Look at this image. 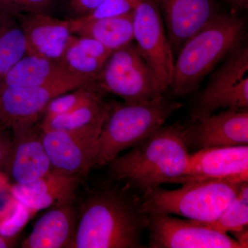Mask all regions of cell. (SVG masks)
Instances as JSON below:
<instances>
[{"label": "cell", "instance_id": "cell-1", "mask_svg": "<svg viewBox=\"0 0 248 248\" xmlns=\"http://www.w3.org/2000/svg\"><path fill=\"white\" fill-rule=\"evenodd\" d=\"M125 185V184H124ZM72 248H143L148 226L141 197L128 186L108 185L93 190L78 208Z\"/></svg>", "mask_w": 248, "mask_h": 248}, {"label": "cell", "instance_id": "cell-2", "mask_svg": "<svg viewBox=\"0 0 248 248\" xmlns=\"http://www.w3.org/2000/svg\"><path fill=\"white\" fill-rule=\"evenodd\" d=\"M190 153L184 136V124L164 125L130 151L120 155L109 166L111 177L141 196L171 184L188 167Z\"/></svg>", "mask_w": 248, "mask_h": 248}, {"label": "cell", "instance_id": "cell-3", "mask_svg": "<svg viewBox=\"0 0 248 248\" xmlns=\"http://www.w3.org/2000/svg\"><path fill=\"white\" fill-rule=\"evenodd\" d=\"M244 19L218 14L186 41L174 60L171 90L175 97L193 92L217 63L242 43Z\"/></svg>", "mask_w": 248, "mask_h": 248}, {"label": "cell", "instance_id": "cell-4", "mask_svg": "<svg viewBox=\"0 0 248 248\" xmlns=\"http://www.w3.org/2000/svg\"><path fill=\"white\" fill-rule=\"evenodd\" d=\"M182 106L164 94L135 104H108L94 169L107 166L125 150L145 141Z\"/></svg>", "mask_w": 248, "mask_h": 248}, {"label": "cell", "instance_id": "cell-5", "mask_svg": "<svg viewBox=\"0 0 248 248\" xmlns=\"http://www.w3.org/2000/svg\"><path fill=\"white\" fill-rule=\"evenodd\" d=\"M244 183L210 179L184 183L176 190L159 187L141 196L142 203L148 214H169L194 221H212L233 202Z\"/></svg>", "mask_w": 248, "mask_h": 248}, {"label": "cell", "instance_id": "cell-6", "mask_svg": "<svg viewBox=\"0 0 248 248\" xmlns=\"http://www.w3.org/2000/svg\"><path fill=\"white\" fill-rule=\"evenodd\" d=\"M95 83L103 93L115 94L127 104L145 102L165 93L133 42L112 52Z\"/></svg>", "mask_w": 248, "mask_h": 248}, {"label": "cell", "instance_id": "cell-7", "mask_svg": "<svg viewBox=\"0 0 248 248\" xmlns=\"http://www.w3.org/2000/svg\"><path fill=\"white\" fill-rule=\"evenodd\" d=\"M248 48L240 46L212 76L190 110L191 122L208 118L217 111L248 110Z\"/></svg>", "mask_w": 248, "mask_h": 248}, {"label": "cell", "instance_id": "cell-8", "mask_svg": "<svg viewBox=\"0 0 248 248\" xmlns=\"http://www.w3.org/2000/svg\"><path fill=\"white\" fill-rule=\"evenodd\" d=\"M95 83L89 77L76 76L44 86L0 89V128H23L35 124L49 102L60 94Z\"/></svg>", "mask_w": 248, "mask_h": 248}, {"label": "cell", "instance_id": "cell-9", "mask_svg": "<svg viewBox=\"0 0 248 248\" xmlns=\"http://www.w3.org/2000/svg\"><path fill=\"white\" fill-rule=\"evenodd\" d=\"M133 35L140 53L166 92L172 82L175 58L155 0H141L134 10Z\"/></svg>", "mask_w": 248, "mask_h": 248}, {"label": "cell", "instance_id": "cell-10", "mask_svg": "<svg viewBox=\"0 0 248 248\" xmlns=\"http://www.w3.org/2000/svg\"><path fill=\"white\" fill-rule=\"evenodd\" d=\"M147 229L151 248H242L226 233L169 214H148Z\"/></svg>", "mask_w": 248, "mask_h": 248}, {"label": "cell", "instance_id": "cell-11", "mask_svg": "<svg viewBox=\"0 0 248 248\" xmlns=\"http://www.w3.org/2000/svg\"><path fill=\"white\" fill-rule=\"evenodd\" d=\"M184 136L189 151L248 145V110L227 109L184 124Z\"/></svg>", "mask_w": 248, "mask_h": 248}, {"label": "cell", "instance_id": "cell-12", "mask_svg": "<svg viewBox=\"0 0 248 248\" xmlns=\"http://www.w3.org/2000/svg\"><path fill=\"white\" fill-rule=\"evenodd\" d=\"M101 130L86 133L42 132L44 146L52 168L70 175H87L94 169Z\"/></svg>", "mask_w": 248, "mask_h": 248}, {"label": "cell", "instance_id": "cell-13", "mask_svg": "<svg viewBox=\"0 0 248 248\" xmlns=\"http://www.w3.org/2000/svg\"><path fill=\"white\" fill-rule=\"evenodd\" d=\"M248 182V145L205 148L190 155L188 167L182 177L171 184L202 180Z\"/></svg>", "mask_w": 248, "mask_h": 248}, {"label": "cell", "instance_id": "cell-14", "mask_svg": "<svg viewBox=\"0 0 248 248\" xmlns=\"http://www.w3.org/2000/svg\"><path fill=\"white\" fill-rule=\"evenodd\" d=\"M11 151L3 169L17 185H26L43 177L53 168L46 153L42 131L35 124L12 129Z\"/></svg>", "mask_w": 248, "mask_h": 248}, {"label": "cell", "instance_id": "cell-15", "mask_svg": "<svg viewBox=\"0 0 248 248\" xmlns=\"http://www.w3.org/2000/svg\"><path fill=\"white\" fill-rule=\"evenodd\" d=\"M174 58L196 32L219 14L213 0H155Z\"/></svg>", "mask_w": 248, "mask_h": 248}, {"label": "cell", "instance_id": "cell-16", "mask_svg": "<svg viewBox=\"0 0 248 248\" xmlns=\"http://www.w3.org/2000/svg\"><path fill=\"white\" fill-rule=\"evenodd\" d=\"M83 177L70 175L52 169L35 182L26 185L15 184L11 193L16 202L31 212L74 203Z\"/></svg>", "mask_w": 248, "mask_h": 248}, {"label": "cell", "instance_id": "cell-17", "mask_svg": "<svg viewBox=\"0 0 248 248\" xmlns=\"http://www.w3.org/2000/svg\"><path fill=\"white\" fill-rule=\"evenodd\" d=\"M22 26L28 55L61 62L73 34L70 19H60L48 14L16 15Z\"/></svg>", "mask_w": 248, "mask_h": 248}, {"label": "cell", "instance_id": "cell-18", "mask_svg": "<svg viewBox=\"0 0 248 248\" xmlns=\"http://www.w3.org/2000/svg\"><path fill=\"white\" fill-rule=\"evenodd\" d=\"M79 211L74 203L53 207L36 222L23 248H72Z\"/></svg>", "mask_w": 248, "mask_h": 248}, {"label": "cell", "instance_id": "cell-19", "mask_svg": "<svg viewBox=\"0 0 248 248\" xmlns=\"http://www.w3.org/2000/svg\"><path fill=\"white\" fill-rule=\"evenodd\" d=\"M62 62L35 55H25L6 72L3 84L11 87H31L52 84L73 78Z\"/></svg>", "mask_w": 248, "mask_h": 248}, {"label": "cell", "instance_id": "cell-20", "mask_svg": "<svg viewBox=\"0 0 248 248\" xmlns=\"http://www.w3.org/2000/svg\"><path fill=\"white\" fill-rule=\"evenodd\" d=\"M70 22L73 35L94 39L112 51L134 40L133 11L117 17L91 21L72 18Z\"/></svg>", "mask_w": 248, "mask_h": 248}, {"label": "cell", "instance_id": "cell-21", "mask_svg": "<svg viewBox=\"0 0 248 248\" xmlns=\"http://www.w3.org/2000/svg\"><path fill=\"white\" fill-rule=\"evenodd\" d=\"M112 52L94 39L72 35L61 62L73 74L96 81Z\"/></svg>", "mask_w": 248, "mask_h": 248}, {"label": "cell", "instance_id": "cell-22", "mask_svg": "<svg viewBox=\"0 0 248 248\" xmlns=\"http://www.w3.org/2000/svg\"><path fill=\"white\" fill-rule=\"evenodd\" d=\"M107 108L108 104L103 101L100 94L68 113L44 119L40 128L42 132L60 130L86 133L101 130Z\"/></svg>", "mask_w": 248, "mask_h": 248}, {"label": "cell", "instance_id": "cell-23", "mask_svg": "<svg viewBox=\"0 0 248 248\" xmlns=\"http://www.w3.org/2000/svg\"><path fill=\"white\" fill-rule=\"evenodd\" d=\"M27 55L25 36L17 16L0 9V73L4 76Z\"/></svg>", "mask_w": 248, "mask_h": 248}, {"label": "cell", "instance_id": "cell-24", "mask_svg": "<svg viewBox=\"0 0 248 248\" xmlns=\"http://www.w3.org/2000/svg\"><path fill=\"white\" fill-rule=\"evenodd\" d=\"M197 222L202 226L226 234L241 231L248 227V182L243 184L234 200L217 219Z\"/></svg>", "mask_w": 248, "mask_h": 248}, {"label": "cell", "instance_id": "cell-25", "mask_svg": "<svg viewBox=\"0 0 248 248\" xmlns=\"http://www.w3.org/2000/svg\"><path fill=\"white\" fill-rule=\"evenodd\" d=\"M103 94L96 83H93L60 94L49 102L44 112L43 120L68 113Z\"/></svg>", "mask_w": 248, "mask_h": 248}, {"label": "cell", "instance_id": "cell-26", "mask_svg": "<svg viewBox=\"0 0 248 248\" xmlns=\"http://www.w3.org/2000/svg\"><path fill=\"white\" fill-rule=\"evenodd\" d=\"M141 0H103L94 9L84 17L82 21L117 17L133 12Z\"/></svg>", "mask_w": 248, "mask_h": 248}, {"label": "cell", "instance_id": "cell-27", "mask_svg": "<svg viewBox=\"0 0 248 248\" xmlns=\"http://www.w3.org/2000/svg\"><path fill=\"white\" fill-rule=\"evenodd\" d=\"M55 0H0L1 9L14 15L47 14Z\"/></svg>", "mask_w": 248, "mask_h": 248}, {"label": "cell", "instance_id": "cell-28", "mask_svg": "<svg viewBox=\"0 0 248 248\" xmlns=\"http://www.w3.org/2000/svg\"><path fill=\"white\" fill-rule=\"evenodd\" d=\"M17 211L15 214L14 218L10 219L6 223L9 225H2L0 227V235L4 237L9 238L14 236L19 230L27 223L30 217L31 210L26 208L22 203L17 202Z\"/></svg>", "mask_w": 248, "mask_h": 248}, {"label": "cell", "instance_id": "cell-29", "mask_svg": "<svg viewBox=\"0 0 248 248\" xmlns=\"http://www.w3.org/2000/svg\"><path fill=\"white\" fill-rule=\"evenodd\" d=\"M103 0H68V7L76 17L89 14Z\"/></svg>", "mask_w": 248, "mask_h": 248}, {"label": "cell", "instance_id": "cell-30", "mask_svg": "<svg viewBox=\"0 0 248 248\" xmlns=\"http://www.w3.org/2000/svg\"><path fill=\"white\" fill-rule=\"evenodd\" d=\"M0 128V169H3L11 151V142L1 133Z\"/></svg>", "mask_w": 248, "mask_h": 248}, {"label": "cell", "instance_id": "cell-31", "mask_svg": "<svg viewBox=\"0 0 248 248\" xmlns=\"http://www.w3.org/2000/svg\"><path fill=\"white\" fill-rule=\"evenodd\" d=\"M248 227L241 230V231L233 232L232 234H234L235 236V240L237 241L238 242L241 244L242 248H248Z\"/></svg>", "mask_w": 248, "mask_h": 248}, {"label": "cell", "instance_id": "cell-32", "mask_svg": "<svg viewBox=\"0 0 248 248\" xmlns=\"http://www.w3.org/2000/svg\"><path fill=\"white\" fill-rule=\"evenodd\" d=\"M234 8L244 9L248 7V0H227Z\"/></svg>", "mask_w": 248, "mask_h": 248}, {"label": "cell", "instance_id": "cell-33", "mask_svg": "<svg viewBox=\"0 0 248 248\" xmlns=\"http://www.w3.org/2000/svg\"><path fill=\"white\" fill-rule=\"evenodd\" d=\"M11 247V240L0 235V248Z\"/></svg>", "mask_w": 248, "mask_h": 248}, {"label": "cell", "instance_id": "cell-34", "mask_svg": "<svg viewBox=\"0 0 248 248\" xmlns=\"http://www.w3.org/2000/svg\"><path fill=\"white\" fill-rule=\"evenodd\" d=\"M3 78H4V76H3L2 74L0 73V89H1V86H2Z\"/></svg>", "mask_w": 248, "mask_h": 248}, {"label": "cell", "instance_id": "cell-35", "mask_svg": "<svg viewBox=\"0 0 248 248\" xmlns=\"http://www.w3.org/2000/svg\"><path fill=\"white\" fill-rule=\"evenodd\" d=\"M0 9H1V6H0Z\"/></svg>", "mask_w": 248, "mask_h": 248}]
</instances>
